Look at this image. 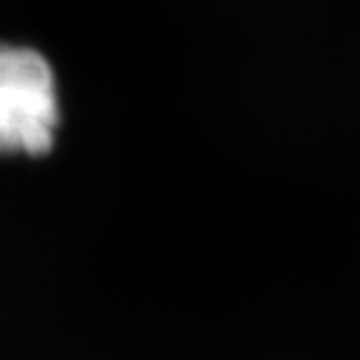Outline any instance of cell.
<instances>
[{
  "label": "cell",
  "mask_w": 360,
  "mask_h": 360,
  "mask_svg": "<svg viewBox=\"0 0 360 360\" xmlns=\"http://www.w3.org/2000/svg\"><path fill=\"white\" fill-rule=\"evenodd\" d=\"M60 125L51 63L33 48L0 43V153L45 155Z\"/></svg>",
  "instance_id": "1"
}]
</instances>
